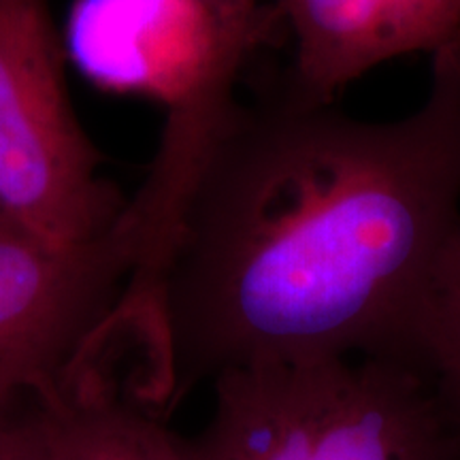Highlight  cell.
<instances>
[{
  "mask_svg": "<svg viewBox=\"0 0 460 460\" xmlns=\"http://www.w3.org/2000/svg\"><path fill=\"white\" fill-rule=\"evenodd\" d=\"M132 275L119 228L56 247L0 224V418L77 360L118 312Z\"/></svg>",
  "mask_w": 460,
  "mask_h": 460,
  "instance_id": "5",
  "label": "cell"
},
{
  "mask_svg": "<svg viewBox=\"0 0 460 460\" xmlns=\"http://www.w3.org/2000/svg\"><path fill=\"white\" fill-rule=\"evenodd\" d=\"M220 28L224 49L237 71L245 73L256 49L279 26L269 0H207Z\"/></svg>",
  "mask_w": 460,
  "mask_h": 460,
  "instance_id": "8",
  "label": "cell"
},
{
  "mask_svg": "<svg viewBox=\"0 0 460 460\" xmlns=\"http://www.w3.org/2000/svg\"><path fill=\"white\" fill-rule=\"evenodd\" d=\"M158 314L122 301L54 384L0 418V460H186Z\"/></svg>",
  "mask_w": 460,
  "mask_h": 460,
  "instance_id": "4",
  "label": "cell"
},
{
  "mask_svg": "<svg viewBox=\"0 0 460 460\" xmlns=\"http://www.w3.org/2000/svg\"><path fill=\"white\" fill-rule=\"evenodd\" d=\"M3 222H7V220H4V217H3V216H0V224H3Z\"/></svg>",
  "mask_w": 460,
  "mask_h": 460,
  "instance_id": "9",
  "label": "cell"
},
{
  "mask_svg": "<svg viewBox=\"0 0 460 460\" xmlns=\"http://www.w3.org/2000/svg\"><path fill=\"white\" fill-rule=\"evenodd\" d=\"M402 360L420 367L433 379L460 427V226L424 288Z\"/></svg>",
  "mask_w": 460,
  "mask_h": 460,
  "instance_id": "7",
  "label": "cell"
},
{
  "mask_svg": "<svg viewBox=\"0 0 460 460\" xmlns=\"http://www.w3.org/2000/svg\"><path fill=\"white\" fill-rule=\"evenodd\" d=\"M292 37L279 85L307 105H332L373 68L460 41V0H271Z\"/></svg>",
  "mask_w": 460,
  "mask_h": 460,
  "instance_id": "6",
  "label": "cell"
},
{
  "mask_svg": "<svg viewBox=\"0 0 460 460\" xmlns=\"http://www.w3.org/2000/svg\"><path fill=\"white\" fill-rule=\"evenodd\" d=\"M460 226V41L393 122L307 105L278 84L239 102L183 205L154 284L172 411L262 362L402 358Z\"/></svg>",
  "mask_w": 460,
  "mask_h": 460,
  "instance_id": "1",
  "label": "cell"
},
{
  "mask_svg": "<svg viewBox=\"0 0 460 460\" xmlns=\"http://www.w3.org/2000/svg\"><path fill=\"white\" fill-rule=\"evenodd\" d=\"M211 386L186 460H460V427L433 379L394 356L262 362Z\"/></svg>",
  "mask_w": 460,
  "mask_h": 460,
  "instance_id": "2",
  "label": "cell"
},
{
  "mask_svg": "<svg viewBox=\"0 0 460 460\" xmlns=\"http://www.w3.org/2000/svg\"><path fill=\"white\" fill-rule=\"evenodd\" d=\"M48 0H0V216L56 247L118 228L128 199L101 172L65 82Z\"/></svg>",
  "mask_w": 460,
  "mask_h": 460,
  "instance_id": "3",
  "label": "cell"
}]
</instances>
